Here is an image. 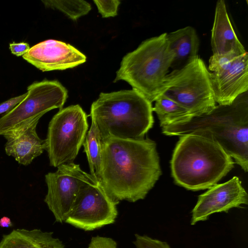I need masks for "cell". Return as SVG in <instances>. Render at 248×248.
Masks as SVG:
<instances>
[{
  "label": "cell",
  "instance_id": "cell-1",
  "mask_svg": "<svg viewBox=\"0 0 248 248\" xmlns=\"http://www.w3.org/2000/svg\"><path fill=\"white\" fill-rule=\"evenodd\" d=\"M102 142L97 180L107 195L118 202L144 199L162 173L155 141L108 138Z\"/></svg>",
  "mask_w": 248,
  "mask_h": 248
},
{
  "label": "cell",
  "instance_id": "cell-2",
  "mask_svg": "<svg viewBox=\"0 0 248 248\" xmlns=\"http://www.w3.org/2000/svg\"><path fill=\"white\" fill-rule=\"evenodd\" d=\"M168 136L194 135L219 144L245 171L248 170V93L230 105L216 106L187 123L162 127Z\"/></svg>",
  "mask_w": 248,
  "mask_h": 248
},
{
  "label": "cell",
  "instance_id": "cell-3",
  "mask_svg": "<svg viewBox=\"0 0 248 248\" xmlns=\"http://www.w3.org/2000/svg\"><path fill=\"white\" fill-rule=\"evenodd\" d=\"M234 163L216 142L190 134L181 136L170 161L175 183L193 191L217 184L233 168Z\"/></svg>",
  "mask_w": 248,
  "mask_h": 248
},
{
  "label": "cell",
  "instance_id": "cell-4",
  "mask_svg": "<svg viewBox=\"0 0 248 248\" xmlns=\"http://www.w3.org/2000/svg\"><path fill=\"white\" fill-rule=\"evenodd\" d=\"M153 107L144 96L132 89L101 93L91 107L90 116L102 140L108 138L138 140L154 123Z\"/></svg>",
  "mask_w": 248,
  "mask_h": 248
},
{
  "label": "cell",
  "instance_id": "cell-5",
  "mask_svg": "<svg viewBox=\"0 0 248 248\" xmlns=\"http://www.w3.org/2000/svg\"><path fill=\"white\" fill-rule=\"evenodd\" d=\"M167 33L146 39L123 59L114 82L123 80L151 103L161 94L174 55L170 47Z\"/></svg>",
  "mask_w": 248,
  "mask_h": 248
},
{
  "label": "cell",
  "instance_id": "cell-6",
  "mask_svg": "<svg viewBox=\"0 0 248 248\" xmlns=\"http://www.w3.org/2000/svg\"><path fill=\"white\" fill-rule=\"evenodd\" d=\"M161 94L185 108L193 117L210 112L216 106L210 71L198 56L168 74Z\"/></svg>",
  "mask_w": 248,
  "mask_h": 248
},
{
  "label": "cell",
  "instance_id": "cell-7",
  "mask_svg": "<svg viewBox=\"0 0 248 248\" xmlns=\"http://www.w3.org/2000/svg\"><path fill=\"white\" fill-rule=\"evenodd\" d=\"M87 118L79 105L62 108L52 118L45 139L50 166L74 163L88 132Z\"/></svg>",
  "mask_w": 248,
  "mask_h": 248
},
{
  "label": "cell",
  "instance_id": "cell-8",
  "mask_svg": "<svg viewBox=\"0 0 248 248\" xmlns=\"http://www.w3.org/2000/svg\"><path fill=\"white\" fill-rule=\"evenodd\" d=\"M67 91L57 80L36 81L27 88L25 97L0 118V135L48 111L62 108Z\"/></svg>",
  "mask_w": 248,
  "mask_h": 248
},
{
  "label": "cell",
  "instance_id": "cell-9",
  "mask_svg": "<svg viewBox=\"0 0 248 248\" xmlns=\"http://www.w3.org/2000/svg\"><path fill=\"white\" fill-rule=\"evenodd\" d=\"M119 203L93 177L80 187L64 222L85 231L113 224L117 217Z\"/></svg>",
  "mask_w": 248,
  "mask_h": 248
},
{
  "label": "cell",
  "instance_id": "cell-10",
  "mask_svg": "<svg viewBox=\"0 0 248 248\" xmlns=\"http://www.w3.org/2000/svg\"><path fill=\"white\" fill-rule=\"evenodd\" d=\"M93 177L74 163L61 165L45 175L47 192L44 202L56 222L65 221L80 187Z\"/></svg>",
  "mask_w": 248,
  "mask_h": 248
},
{
  "label": "cell",
  "instance_id": "cell-11",
  "mask_svg": "<svg viewBox=\"0 0 248 248\" xmlns=\"http://www.w3.org/2000/svg\"><path fill=\"white\" fill-rule=\"evenodd\" d=\"M248 196L239 178L234 176L228 181L216 184L200 195L192 210L191 224L207 220L215 213L228 212L234 207L248 204Z\"/></svg>",
  "mask_w": 248,
  "mask_h": 248
},
{
  "label": "cell",
  "instance_id": "cell-12",
  "mask_svg": "<svg viewBox=\"0 0 248 248\" xmlns=\"http://www.w3.org/2000/svg\"><path fill=\"white\" fill-rule=\"evenodd\" d=\"M22 57L43 72L73 68L86 61V57L72 46L52 39L32 46Z\"/></svg>",
  "mask_w": 248,
  "mask_h": 248
},
{
  "label": "cell",
  "instance_id": "cell-13",
  "mask_svg": "<svg viewBox=\"0 0 248 248\" xmlns=\"http://www.w3.org/2000/svg\"><path fill=\"white\" fill-rule=\"evenodd\" d=\"M41 117H36L2 135L6 140V154L14 157L20 164H30L46 150V140L40 139L36 130Z\"/></svg>",
  "mask_w": 248,
  "mask_h": 248
},
{
  "label": "cell",
  "instance_id": "cell-14",
  "mask_svg": "<svg viewBox=\"0 0 248 248\" xmlns=\"http://www.w3.org/2000/svg\"><path fill=\"white\" fill-rule=\"evenodd\" d=\"M210 73L215 102L221 105L231 104L248 91V52L238 56L222 73Z\"/></svg>",
  "mask_w": 248,
  "mask_h": 248
},
{
  "label": "cell",
  "instance_id": "cell-15",
  "mask_svg": "<svg viewBox=\"0 0 248 248\" xmlns=\"http://www.w3.org/2000/svg\"><path fill=\"white\" fill-rule=\"evenodd\" d=\"M211 44L213 54L233 52L242 55L247 52L234 31L223 0L217 2Z\"/></svg>",
  "mask_w": 248,
  "mask_h": 248
},
{
  "label": "cell",
  "instance_id": "cell-16",
  "mask_svg": "<svg viewBox=\"0 0 248 248\" xmlns=\"http://www.w3.org/2000/svg\"><path fill=\"white\" fill-rule=\"evenodd\" d=\"M0 248H65V246L61 240L53 236L52 232L17 229L3 236Z\"/></svg>",
  "mask_w": 248,
  "mask_h": 248
},
{
  "label": "cell",
  "instance_id": "cell-17",
  "mask_svg": "<svg viewBox=\"0 0 248 248\" xmlns=\"http://www.w3.org/2000/svg\"><path fill=\"white\" fill-rule=\"evenodd\" d=\"M169 46L174 58L171 67L177 69L198 56L199 39L195 29L186 26L167 34Z\"/></svg>",
  "mask_w": 248,
  "mask_h": 248
},
{
  "label": "cell",
  "instance_id": "cell-18",
  "mask_svg": "<svg viewBox=\"0 0 248 248\" xmlns=\"http://www.w3.org/2000/svg\"><path fill=\"white\" fill-rule=\"evenodd\" d=\"M153 110L156 113L162 127L187 123L193 118L186 109L162 94L155 100Z\"/></svg>",
  "mask_w": 248,
  "mask_h": 248
},
{
  "label": "cell",
  "instance_id": "cell-19",
  "mask_svg": "<svg viewBox=\"0 0 248 248\" xmlns=\"http://www.w3.org/2000/svg\"><path fill=\"white\" fill-rule=\"evenodd\" d=\"M102 144L99 131L94 122L92 121L83 145L90 168V174L96 179L101 167Z\"/></svg>",
  "mask_w": 248,
  "mask_h": 248
},
{
  "label": "cell",
  "instance_id": "cell-20",
  "mask_svg": "<svg viewBox=\"0 0 248 248\" xmlns=\"http://www.w3.org/2000/svg\"><path fill=\"white\" fill-rule=\"evenodd\" d=\"M46 7L57 9L73 20L86 15L91 9V5L84 0H42Z\"/></svg>",
  "mask_w": 248,
  "mask_h": 248
},
{
  "label": "cell",
  "instance_id": "cell-21",
  "mask_svg": "<svg viewBox=\"0 0 248 248\" xmlns=\"http://www.w3.org/2000/svg\"><path fill=\"white\" fill-rule=\"evenodd\" d=\"M240 55L233 52L223 54H213L209 60L208 70L213 74H220L228 69Z\"/></svg>",
  "mask_w": 248,
  "mask_h": 248
},
{
  "label": "cell",
  "instance_id": "cell-22",
  "mask_svg": "<svg viewBox=\"0 0 248 248\" xmlns=\"http://www.w3.org/2000/svg\"><path fill=\"white\" fill-rule=\"evenodd\" d=\"M134 244L136 248H170L169 244L165 242L138 234H135Z\"/></svg>",
  "mask_w": 248,
  "mask_h": 248
},
{
  "label": "cell",
  "instance_id": "cell-23",
  "mask_svg": "<svg viewBox=\"0 0 248 248\" xmlns=\"http://www.w3.org/2000/svg\"><path fill=\"white\" fill-rule=\"evenodd\" d=\"M99 12L104 17L114 16L117 15L120 1L113 0H94Z\"/></svg>",
  "mask_w": 248,
  "mask_h": 248
},
{
  "label": "cell",
  "instance_id": "cell-24",
  "mask_svg": "<svg viewBox=\"0 0 248 248\" xmlns=\"http://www.w3.org/2000/svg\"><path fill=\"white\" fill-rule=\"evenodd\" d=\"M88 248H117V245L111 238L96 236L92 238Z\"/></svg>",
  "mask_w": 248,
  "mask_h": 248
},
{
  "label": "cell",
  "instance_id": "cell-25",
  "mask_svg": "<svg viewBox=\"0 0 248 248\" xmlns=\"http://www.w3.org/2000/svg\"><path fill=\"white\" fill-rule=\"evenodd\" d=\"M27 93L20 95L11 98L0 104V114L6 113L13 108L26 96Z\"/></svg>",
  "mask_w": 248,
  "mask_h": 248
},
{
  "label": "cell",
  "instance_id": "cell-26",
  "mask_svg": "<svg viewBox=\"0 0 248 248\" xmlns=\"http://www.w3.org/2000/svg\"><path fill=\"white\" fill-rule=\"evenodd\" d=\"M30 48L29 44L25 42H13L9 44V49L11 53L16 56H23L28 52Z\"/></svg>",
  "mask_w": 248,
  "mask_h": 248
},
{
  "label": "cell",
  "instance_id": "cell-27",
  "mask_svg": "<svg viewBox=\"0 0 248 248\" xmlns=\"http://www.w3.org/2000/svg\"><path fill=\"white\" fill-rule=\"evenodd\" d=\"M13 226L11 219L7 217H3L0 219V226L2 228H9Z\"/></svg>",
  "mask_w": 248,
  "mask_h": 248
}]
</instances>
